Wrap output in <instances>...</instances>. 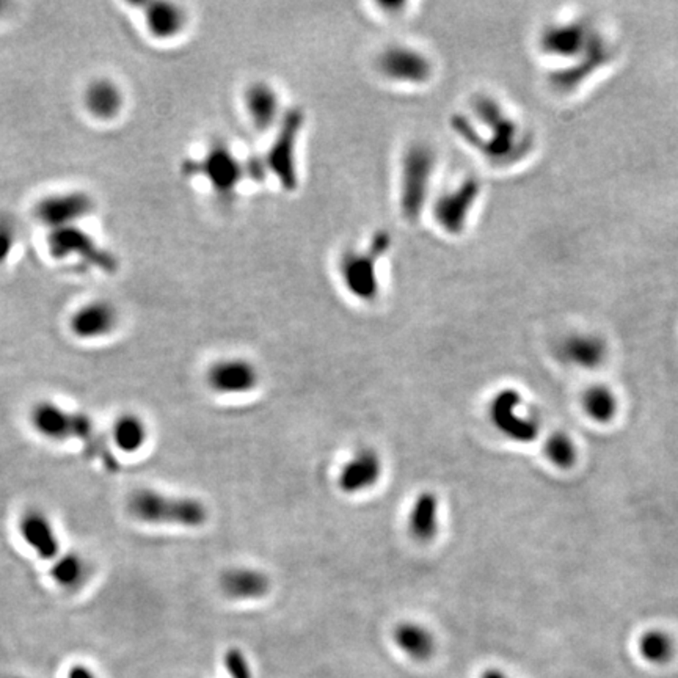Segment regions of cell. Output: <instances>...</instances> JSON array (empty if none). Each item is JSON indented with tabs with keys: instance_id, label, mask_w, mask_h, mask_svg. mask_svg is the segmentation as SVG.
<instances>
[{
	"instance_id": "1",
	"label": "cell",
	"mask_w": 678,
	"mask_h": 678,
	"mask_svg": "<svg viewBox=\"0 0 678 678\" xmlns=\"http://www.w3.org/2000/svg\"><path fill=\"white\" fill-rule=\"evenodd\" d=\"M30 421L36 432L49 440L78 438L84 443L89 456L102 458L110 470L117 468V460L108 452L102 438L96 435L95 426L84 413H72L54 402L44 400L32 409Z\"/></svg>"
},
{
	"instance_id": "2",
	"label": "cell",
	"mask_w": 678,
	"mask_h": 678,
	"mask_svg": "<svg viewBox=\"0 0 678 678\" xmlns=\"http://www.w3.org/2000/svg\"><path fill=\"white\" fill-rule=\"evenodd\" d=\"M437 168L435 149L428 143H411L400 161L399 206L407 221H415L423 214Z\"/></svg>"
},
{
	"instance_id": "3",
	"label": "cell",
	"mask_w": 678,
	"mask_h": 678,
	"mask_svg": "<svg viewBox=\"0 0 678 678\" xmlns=\"http://www.w3.org/2000/svg\"><path fill=\"white\" fill-rule=\"evenodd\" d=\"M127 509L143 523L178 524L197 528L206 523L208 509L193 498L168 496L155 490H137L129 496Z\"/></svg>"
},
{
	"instance_id": "4",
	"label": "cell",
	"mask_w": 678,
	"mask_h": 678,
	"mask_svg": "<svg viewBox=\"0 0 678 678\" xmlns=\"http://www.w3.org/2000/svg\"><path fill=\"white\" fill-rule=\"evenodd\" d=\"M390 247V238L375 234L366 249H352L339 259V278L345 291L358 300L371 302L377 297L379 285V261Z\"/></svg>"
},
{
	"instance_id": "5",
	"label": "cell",
	"mask_w": 678,
	"mask_h": 678,
	"mask_svg": "<svg viewBox=\"0 0 678 678\" xmlns=\"http://www.w3.org/2000/svg\"><path fill=\"white\" fill-rule=\"evenodd\" d=\"M488 415L494 428L515 443H532L541 435V419L524 407L522 394L513 388H504L494 394Z\"/></svg>"
},
{
	"instance_id": "6",
	"label": "cell",
	"mask_w": 678,
	"mask_h": 678,
	"mask_svg": "<svg viewBox=\"0 0 678 678\" xmlns=\"http://www.w3.org/2000/svg\"><path fill=\"white\" fill-rule=\"evenodd\" d=\"M377 70L383 78L400 85L428 84L434 66L423 51L409 44H391L377 57Z\"/></svg>"
},
{
	"instance_id": "7",
	"label": "cell",
	"mask_w": 678,
	"mask_h": 678,
	"mask_svg": "<svg viewBox=\"0 0 678 678\" xmlns=\"http://www.w3.org/2000/svg\"><path fill=\"white\" fill-rule=\"evenodd\" d=\"M49 253L54 258L78 256L89 266L104 272H115L117 261L108 250L96 244L95 239L82 231L78 225L52 230L48 236Z\"/></svg>"
},
{
	"instance_id": "8",
	"label": "cell",
	"mask_w": 678,
	"mask_h": 678,
	"mask_svg": "<svg viewBox=\"0 0 678 678\" xmlns=\"http://www.w3.org/2000/svg\"><path fill=\"white\" fill-rule=\"evenodd\" d=\"M479 189L481 187L476 181L466 179L435 198L432 215L438 228L447 234H460L464 231L471 211L479 198Z\"/></svg>"
},
{
	"instance_id": "9",
	"label": "cell",
	"mask_w": 678,
	"mask_h": 678,
	"mask_svg": "<svg viewBox=\"0 0 678 678\" xmlns=\"http://www.w3.org/2000/svg\"><path fill=\"white\" fill-rule=\"evenodd\" d=\"M304 126V115L300 112H289L280 121V131L275 137L268 153V167L275 173L281 185L287 191L297 185L296 172V146L300 127Z\"/></svg>"
},
{
	"instance_id": "10",
	"label": "cell",
	"mask_w": 678,
	"mask_h": 678,
	"mask_svg": "<svg viewBox=\"0 0 678 678\" xmlns=\"http://www.w3.org/2000/svg\"><path fill=\"white\" fill-rule=\"evenodd\" d=\"M185 167L191 174H202V178L208 179L212 189L223 195L236 191L244 178L242 162L223 145H214L200 161L191 162Z\"/></svg>"
},
{
	"instance_id": "11",
	"label": "cell",
	"mask_w": 678,
	"mask_h": 678,
	"mask_svg": "<svg viewBox=\"0 0 678 678\" xmlns=\"http://www.w3.org/2000/svg\"><path fill=\"white\" fill-rule=\"evenodd\" d=\"M554 353L569 368L597 371L607 363L609 347L605 338L592 332H571L558 341Z\"/></svg>"
},
{
	"instance_id": "12",
	"label": "cell",
	"mask_w": 678,
	"mask_h": 678,
	"mask_svg": "<svg viewBox=\"0 0 678 678\" xmlns=\"http://www.w3.org/2000/svg\"><path fill=\"white\" fill-rule=\"evenodd\" d=\"M93 198L84 192H68L42 198L36 204L35 217L52 230L76 226L93 211Z\"/></svg>"
},
{
	"instance_id": "13",
	"label": "cell",
	"mask_w": 678,
	"mask_h": 678,
	"mask_svg": "<svg viewBox=\"0 0 678 678\" xmlns=\"http://www.w3.org/2000/svg\"><path fill=\"white\" fill-rule=\"evenodd\" d=\"M244 108L256 131L268 132L280 125V93L268 82H253L244 91Z\"/></svg>"
},
{
	"instance_id": "14",
	"label": "cell",
	"mask_w": 678,
	"mask_h": 678,
	"mask_svg": "<svg viewBox=\"0 0 678 678\" xmlns=\"http://www.w3.org/2000/svg\"><path fill=\"white\" fill-rule=\"evenodd\" d=\"M209 387L217 393L236 394L247 393L258 385L259 375L255 366L240 358L221 360L209 368Z\"/></svg>"
},
{
	"instance_id": "15",
	"label": "cell",
	"mask_w": 678,
	"mask_h": 678,
	"mask_svg": "<svg viewBox=\"0 0 678 678\" xmlns=\"http://www.w3.org/2000/svg\"><path fill=\"white\" fill-rule=\"evenodd\" d=\"M118 324V313L113 305L96 300L79 308L72 315L70 328L80 339L102 338L112 334Z\"/></svg>"
},
{
	"instance_id": "16",
	"label": "cell",
	"mask_w": 678,
	"mask_h": 678,
	"mask_svg": "<svg viewBox=\"0 0 678 678\" xmlns=\"http://www.w3.org/2000/svg\"><path fill=\"white\" fill-rule=\"evenodd\" d=\"M588 38L589 32L579 23L551 24L541 32V52L550 57L571 59L583 51Z\"/></svg>"
},
{
	"instance_id": "17",
	"label": "cell",
	"mask_w": 678,
	"mask_h": 678,
	"mask_svg": "<svg viewBox=\"0 0 678 678\" xmlns=\"http://www.w3.org/2000/svg\"><path fill=\"white\" fill-rule=\"evenodd\" d=\"M381 475V456L372 449H363L345 464L339 475V487L345 494H358L372 487Z\"/></svg>"
},
{
	"instance_id": "18",
	"label": "cell",
	"mask_w": 678,
	"mask_h": 678,
	"mask_svg": "<svg viewBox=\"0 0 678 678\" xmlns=\"http://www.w3.org/2000/svg\"><path fill=\"white\" fill-rule=\"evenodd\" d=\"M19 532L25 543L42 560H54L59 554V539L49 518L40 511L25 512L19 522Z\"/></svg>"
},
{
	"instance_id": "19",
	"label": "cell",
	"mask_w": 678,
	"mask_h": 678,
	"mask_svg": "<svg viewBox=\"0 0 678 678\" xmlns=\"http://www.w3.org/2000/svg\"><path fill=\"white\" fill-rule=\"evenodd\" d=\"M223 594L236 600L261 598L270 590V579L266 573L253 569H231L221 578Z\"/></svg>"
},
{
	"instance_id": "20",
	"label": "cell",
	"mask_w": 678,
	"mask_h": 678,
	"mask_svg": "<svg viewBox=\"0 0 678 678\" xmlns=\"http://www.w3.org/2000/svg\"><path fill=\"white\" fill-rule=\"evenodd\" d=\"M581 409L592 423L607 426L619 417L620 399L613 388L605 383H594L581 394Z\"/></svg>"
},
{
	"instance_id": "21",
	"label": "cell",
	"mask_w": 678,
	"mask_h": 678,
	"mask_svg": "<svg viewBox=\"0 0 678 678\" xmlns=\"http://www.w3.org/2000/svg\"><path fill=\"white\" fill-rule=\"evenodd\" d=\"M393 637L399 650L413 661L423 663L430 660L437 650L434 635L426 626L415 622L399 624L394 630Z\"/></svg>"
},
{
	"instance_id": "22",
	"label": "cell",
	"mask_w": 678,
	"mask_h": 678,
	"mask_svg": "<svg viewBox=\"0 0 678 678\" xmlns=\"http://www.w3.org/2000/svg\"><path fill=\"white\" fill-rule=\"evenodd\" d=\"M146 25L155 38H173L185 27L184 10L172 2H155L146 8Z\"/></svg>"
},
{
	"instance_id": "23",
	"label": "cell",
	"mask_w": 678,
	"mask_h": 678,
	"mask_svg": "<svg viewBox=\"0 0 678 678\" xmlns=\"http://www.w3.org/2000/svg\"><path fill=\"white\" fill-rule=\"evenodd\" d=\"M438 500L432 492H424L418 496L411 507L409 530L413 539L428 543L437 536L438 531Z\"/></svg>"
},
{
	"instance_id": "24",
	"label": "cell",
	"mask_w": 678,
	"mask_h": 678,
	"mask_svg": "<svg viewBox=\"0 0 678 678\" xmlns=\"http://www.w3.org/2000/svg\"><path fill=\"white\" fill-rule=\"evenodd\" d=\"M85 106L89 112L99 119H112L123 108V95L118 87L108 80L99 79L85 89Z\"/></svg>"
},
{
	"instance_id": "25",
	"label": "cell",
	"mask_w": 678,
	"mask_h": 678,
	"mask_svg": "<svg viewBox=\"0 0 678 678\" xmlns=\"http://www.w3.org/2000/svg\"><path fill=\"white\" fill-rule=\"evenodd\" d=\"M543 454L551 466L558 470L569 471L578 464L579 447L570 434L558 430L545 438Z\"/></svg>"
},
{
	"instance_id": "26",
	"label": "cell",
	"mask_w": 678,
	"mask_h": 678,
	"mask_svg": "<svg viewBox=\"0 0 678 678\" xmlns=\"http://www.w3.org/2000/svg\"><path fill=\"white\" fill-rule=\"evenodd\" d=\"M146 437H148L146 426L143 423L142 418L137 417V415L126 413L115 421L113 441H115L117 447L123 452L132 454V452L142 449L145 441H146Z\"/></svg>"
},
{
	"instance_id": "27",
	"label": "cell",
	"mask_w": 678,
	"mask_h": 678,
	"mask_svg": "<svg viewBox=\"0 0 678 678\" xmlns=\"http://www.w3.org/2000/svg\"><path fill=\"white\" fill-rule=\"evenodd\" d=\"M639 654L644 660L654 664H664L675 654V641L664 630H649L639 637Z\"/></svg>"
},
{
	"instance_id": "28",
	"label": "cell",
	"mask_w": 678,
	"mask_h": 678,
	"mask_svg": "<svg viewBox=\"0 0 678 678\" xmlns=\"http://www.w3.org/2000/svg\"><path fill=\"white\" fill-rule=\"evenodd\" d=\"M55 583L65 589H78L89 577V567L79 554H63L51 569Z\"/></svg>"
},
{
	"instance_id": "29",
	"label": "cell",
	"mask_w": 678,
	"mask_h": 678,
	"mask_svg": "<svg viewBox=\"0 0 678 678\" xmlns=\"http://www.w3.org/2000/svg\"><path fill=\"white\" fill-rule=\"evenodd\" d=\"M18 236V226L12 215L0 214V264L12 255Z\"/></svg>"
},
{
	"instance_id": "30",
	"label": "cell",
	"mask_w": 678,
	"mask_h": 678,
	"mask_svg": "<svg viewBox=\"0 0 678 678\" xmlns=\"http://www.w3.org/2000/svg\"><path fill=\"white\" fill-rule=\"evenodd\" d=\"M225 669L231 678H253L250 664L239 649H230L226 652Z\"/></svg>"
},
{
	"instance_id": "31",
	"label": "cell",
	"mask_w": 678,
	"mask_h": 678,
	"mask_svg": "<svg viewBox=\"0 0 678 678\" xmlns=\"http://www.w3.org/2000/svg\"><path fill=\"white\" fill-rule=\"evenodd\" d=\"M68 678H96L93 673L85 666H74Z\"/></svg>"
},
{
	"instance_id": "32",
	"label": "cell",
	"mask_w": 678,
	"mask_h": 678,
	"mask_svg": "<svg viewBox=\"0 0 678 678\" xmlns=\"http://www.w3.org/2000/svg\"><path fill=\"white\" fill-rule=\"evenodd\" d=\"M481 678H509L506 673H501L498 669H488L485 673H482Z\"/></svg>"
}]
</instances>
